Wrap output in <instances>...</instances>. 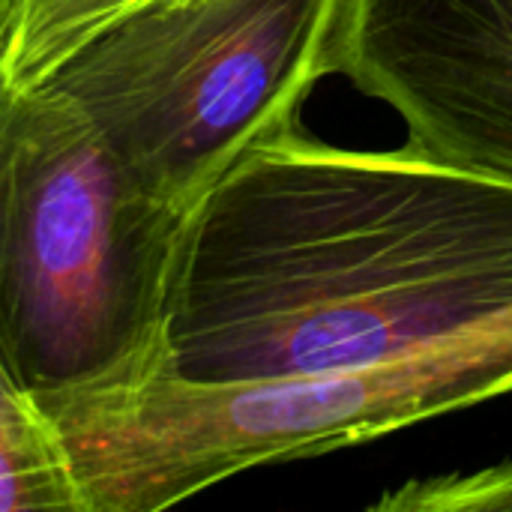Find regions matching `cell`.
Masks as SVG:
<instances>
[{
    "instance_id": "7",
    "label": "cell",
    "mask_w": 512,
    "mask_h": 512,
    "mask_svg": "<svg viewBox=\"0 0 512 512\" xmlns=\"http://www.w3.org/2000/svg\"><path fill=\"white\" fill-rule=\"evenodd\" d=\"M141 0H0V96L42 87Z\"/></svg>"
},
{
    "instance_id": "6",
    "label": "cell",
    "mask_w": 512,
    "mask_h": 512,
    "mask_svg": "<svg viewBox=\"0 0 512 512\" xmlns=\"http://www.w3.org/2000/svg\"><path fill=\"white\" fill-rule=\"evenodd\" d=\"M0 510L90 512L63 429L42 399L0 369Z\"/></svg>"
},
{
    "instance_id": "2",
    "label": "cell",
    "mask_w": 512,
    "mask_h": 512,
    "mask_svg": "<svg viewBox=\"0 0 512 512\" xmlns=\"http://www.w3.org/2000/svg\"><path fill=\"white\" fill-rule=\"evenodd\" d=\"M0 369L36 396L144 381L189 210L156 198L63 96H0Z\"/></svg>"
},
{
    "instance_id": "3",
    "label": "cell",
    "mask_w": 512,
    "mask_h": 512,
    "mask_svg": "<svg viewBox=\"0 0 512 512\" xmlns=\"http://www.w3.org/2000/svg\"><path fill=\"white\" fill-rule=\"evenodd\" d=\"M512 393V327L363 369L39 396L90 512H156L261 465L324 456Z\"/></svg>"
},
{
    "instance_id": "4",
    "label": "cell",
    "mask_w": 512,
    "mask_h": 512,
    "mask_svg": "<svg viewBox=\"0 0 512 512\" xmlns=\"http://www.w3.org/2000/svg\"><path fill=\"white\" fill-rule=\"evenodd\" d=\"M345 0H141L42 87L156 198L195 213L243 153L300 126Z\"/></svg>"
},
{
    "instance_id": "5",
    "label": "cell",
    "mask_w": 512,
    "mask_h": 512,
    "mask_svg": "<svg viewBox=\"0 0 512 512\" xmlns=\"http://www.w3.org/2000/svg\"><path fill=\"white\" fill-rule=\"evenodd\" d=\"M333 75L390 105L414 150L512 180V0H345Z\"/></svg>"
},
{
    "instance_id": "1",
    "label": "cell",
    "mask_w": 512,
    "mask_h": 512,
    "mask_svg": "<svg viewBox=\"0 0 512 512\" xmlns=\"http://www.w3.org/2000/svg\"><path fill=\"white\" fill-rule=\"evenodd\" d=\"M512 327V180L285 129L204 195L165 372L243 384L363 369Z\"/></svg>"
},
{
    "instance_id": "8",
    "label": "cell",
    "mask_w": 512,
    "mask_h": 512,
    "mask_svg": "<svg viewBox=\"0 0 512 512\" xmlns=\"http://www.w3.org/2000/svg\"><path fill=\"white\" fill-rule=\"evenodd\" d=\"M375 512H512V456L477 471H450L384 492Z\"/></svg>"
}]
</instances>
